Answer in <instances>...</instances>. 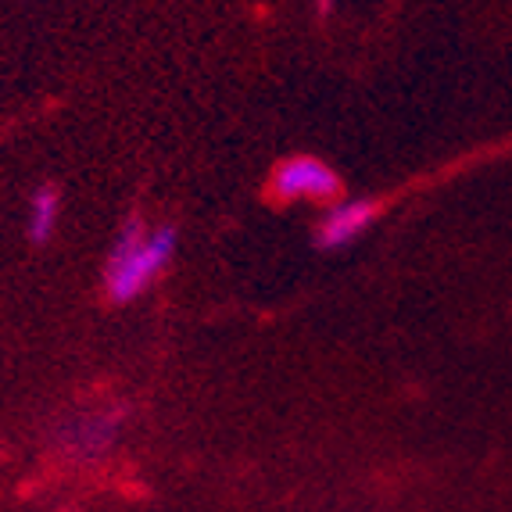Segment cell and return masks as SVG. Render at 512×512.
<instances>
[{
    "label": "cell",
    "mask_w": 512,
    "mask_h": 512,
    "mask_svg": "<svg viewBox=\"0 0 512 512\" xmlns=\"http://www.w3.org/2000/svg\"><path fill=\"white\" fill-rule=\"evenodd\" d=\"M61 215V190L58 183H40L29 197V240L33 244H47L51 233L58 230Z\"/></svg>",
    "instance_id": "5"
},
{
    "label": "cell",
    "mask_w": 512,
    "mask_h": 512,
    "mask_svg": "<svg viewBox=\"0 0 512 512\" xmlns=\"http://www.w3.org/2000/svg\"><path fill=\"white\" fill-rule=\"evenodd\" d=\"M122 419H126V405H119V409L76 412V416L58 423L54 444L65 455H72V459H97V455H104L115 444V437L122 430Z\"/></svg>",
    "instance_id": "3"
},
{
    "label": "cell",
    "mask_w": 512,
    "mask_h": 512,
    "mask_svg": "<svg viewBox=\"0 0 512 512\" xmlns=\"http://www.w3.org/2000/svg\"><path fill=\"white\" fill-rule=\"evenodd\" d=\"M380 215V205L369 197H351V201H337L323 219L316 222V248L319 251H337L348 248L351 240H359Z\"/></svg>",
    "instance_id": "4"
},
{
    "label": "cell",
    "mask_w": 512,
    "mask_h": 512,
    "mask_svg": "<svg viewBox=\"0 0 512 512\" xmlns=\"http://www.w3.org/2000/svg\"><path fill=\"white\" fill-rule=\"evenodd\" d=\"M273 197L280 205H294V201H330L341 194V176L312 154H294L287 162L276 165L273 183H269Z\"/></svg>",
    "instance_id": "2"
},
{
    "label": "cell",
    "mask_w": 512,
    "mask_h": 512,
    "mask_svg": "<svg viewBox=\"0 0 512 512\" xmlns=\"http://www.w3.org/2000/svg\"><path fill=\"white\" fill-rule=\"evenodd\" d=\"M176 244H180L176 226L147 230L144 215H129L122 222L115 244H111L108 262H104V294H108V301L126 305V301L140 298L165 273V265L176 255Z\"/></svg>",
    "instance_id": "1"
}]
</instances>
